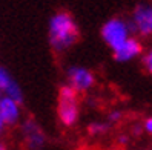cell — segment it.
<instances>
[{"label":"cell","mask_w":152,"mask_h":150,"mask_svg":"<svg viewBox=\"0 0 152 150\" xmlns=\"http://www.w3.org/2000/svg\"><path fill=\"white\" fill-rule=\"evenodd\" d=\"M57 115H58V121L65 127L75 126L80 120L78 93L69 84H61L60 89H58Z\"/></svg>","instance_id":"2"},{"label":"cell","mask_w":152,"mask_h":150,"mask_svg":"<svg viewBox=\"0 0 152 150\" xmlns=\"http://www.w3.org/2000/svg\"><path fill=\"white\" fill-rule=\"evenodd\" d=\"M66 84H69L77 93L91 91L95 84V75L91 69L83 66H69L66 69Z\"/></svg>","instance_id":"5"},{"label":"cell","mask_w":152,"mask_h":150,"mask_svg":"<svg viewBox=\"0 0 152 150\" xmlns=\"http://www.w3.org/2000/svg\"><path fill=\"white\" fill-rule=\"evenodd\" d=\"M108 129H109V122L95 121V122H91V124L88 126V133L92 135V136H98V135L104 133Z\"/></svg>","instance_id":"10"},{"label":"cell","mask_w":152,"mask_h":150,"mask_svg":"<svg viewBox=\"0 0 152 150\" xmlns=\"http://www.w3.org/2000/svg\"><path fill=\"white\" fill-rule=\"evenodd\" d=\"M0 150H5V147H3L2 144H0Z\"/></svg>","instance_id":"16"},{"label":"cell","mask_w":152,"mask_h":150,"mask_svg":"<svg viewBox=\"0 0 152 150\" xmlns=\"http://www.w3.org/2000/svg\"><path fill=\"white\" fill-rule=\"evenodd\" d=\"M20 135L26 150H42L48 141L40 124L34 118H26L25 121H20Z\"/></svg>","instance_id":"4"},{"label":"cell","mask_w":152,"mask_h":150,"mask_svg":"<svg viewBox=\"0 0 152 150\" xmlns=\"http://www.w3.org/2000/svg\"><path fill=\"white\" fill-rule=\"evenodd\" d=\"M10 96L19 104H23V92L20 84L15 81V78L11 75V72L5 66H0V96Z\"/></svg>","instance_id":"7"},{"label":"cell","mask_w":152,"mask_h":150,"mask_svg":"<svg viewBox=\"0 0 152 150\" xmlns=\"http://www.w3.org/2000/svg\"><path fill=\"white\" fill-rule=\"evenodd\" d=\"M5 132H6V124H5L3 118L0 117V136H3V135H5Z\"/></svg>","instance_id":"14"},{"label":"cell","mask_w":152,"mask_h":150,"mask_svg":"<svg viewBox=\"0 0 152 150\" xmlns=\"http://www.w3.org/2000/svg\"><path fill=\"white\" fill-rule=\"evenodd\" d=\"M131 34L132 32L129 29L128 20H123V19H120V17L109 19L100 29V35H102L103 41L112 51L117 49L118 46H121L123 43L131 37Z\"/></svg>","instance_id":"3"},{"label":"cell","mask_w":152,"mask_h":150,"mask_svg":"<svg viewBox=\"0 0 152 150\" xmlns=\"http://www.w3.org/2000/svg\"><path fill=\"white\" fill-rule=\"evenodd\" d=\"M128 25L132 34L135 32L141 37L152 35V6L148 3L135 6L131 20H128Z\"/></svg>","instance_id":"6"},{"label":"cell","mask_w":152,"mask_h":150,"mask_svg":"<svg viewBox=\"0 0 152 150\" xmlns=\"http://www.w3.org/2000/svg\"><path fill=\"white\" fill-rule=\"evenodd\" d=\"M0 117L3 118L6 127H15L22 121V104L10 96H0Z\"/></svg>","instance_id":"8"},{"label":"cell","mask_w":152,"mask_h":150,"mask_svg":"<svg viewBox=\"0 0 152 150\" xmlns=\"http://www.w3.org/2000/svg\"><path fill=\"white\" fill-rule=\"evenodd\" d=\"M118 141H120V144H126V143H128V136H124V135H121Z\"/></svg>","instance_id":"15"},{"label":"cell","mask_w":152,"mask_h":150,"mask_svg":"<svg viewBox=\"0 0 152 150\" xmlns=\"http://www.w3.org/2000/svg\"><path fill=\"white\" fill-rule=\"evenodd\" d=\"M143 127H145V130L148 132V133L152 135V118H148V120L145 121V126H143Z\"/></svg>","instance_id":"13"},{"label":"cell","mask_w":152,"mask_h":150,"mask_svg":"<svg viewBox=\"0 0 152 150\" xmlns=\"http://www.w3.org/2000/svg\"><path fill=\"white\" fill-rule=\"evenodd\" d=\"M121 112L120 110H112L111 113H109V117H108V121L109 122H118L120 120H121Z\"/></svg>","instance_id":"12"},{"label":"cell","mask_w":152,"mask_h":150,"mask_svg":"<svg viewBox=\"0 0 152 150\" xmlns=\"http://www.w3.org/2000/svg\"><path fill=\"white\" fill-rule=\"evenodd\" d=\"M143 51L141 43L135 38V37H129L121 46H118L117 49H114V58L120 61V63H126L134 58H137Z\"/></svg>","instance_id":"9"},{"label":"cell","mask_w":152,"mask_h":150,"mask_svg":"<svg viewBox=\"0 0 152 150\" xmlns=\"http://www.w3.org/2000/svg\"><path fill=\"white\" fill-rule=\"evenodd\" d=\"M143 61H145V67L148 69V72L152 75V49L145 55V60Z\"/></svg>","instance_id":"11"},{"label":"cell","mask_w":152,"mask_h":150,"mask_svg":"<svg viewBox=\"0 0 152 150\" xmlns=\"http://www.w3.org/2000/svg\"><path fill=\"white\" fill-rule=\"evenodd\" d=\"M80 38L78 25L68 11H57L48 22V41L57 54L69 51Z\"/></svg>","instance_id":"1"}]
</instances>
